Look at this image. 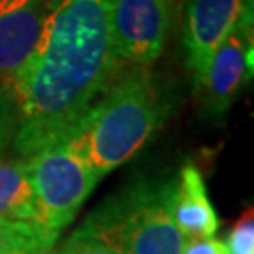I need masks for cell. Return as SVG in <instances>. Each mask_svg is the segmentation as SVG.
Masks as SVG:
<instances>
[{
    "label": "cell",
    "instance_id": "obj_1",
    "mask_svg": "<svg viewBox=\"0 0 254 254\" xmlns=\"http://www.w3.org/2000/svg\"><path fill=\"white\" fill-rule=\"evenodd\" d=\"M109 13L111 0H53L34 53L11 85L21 158L66 141L125 70Z\"/></svg>",
    "mask_w": 254,
    "mask_h": 254
},
{
    "label": "cell",
    "instance_id": "obj_14",
    "mask_svg": "<svg viewBox=\"0 0 254 254\" xmlns=\"http://www.w3.org/2000/svg\"><path fill=\"white\" fill-rule=\"evenodd\" d=\"M181 254H230L226 243L215 237H194L187 239Z\"/></svg>",
    "mask_w": 254,
    "mask_h": 254
},
{
    "label": "cell",
    "instance_id": "obj_7",
    "mask_svg": "<svg viewBox=\"0 0 254 254\" xmlns=\"http://www.w3.org/2000/svg\"><path fill=\"white\" fill-rule=\"evenodd\" d=\"M253 70V23H241L213 53L194 89L209 117L226 115Z\"/></svg>",
    "mask_w": 254,
    "mask_h": 254
},
{
    "label": "cell",
    "instance_id": "obj_8",
    "mask_svg": "<svg viewBox=\"0 0 254 254\" xmlns=\"http://www.w3.org/2000/svg\"><path fill=\"white\" fill-rule=\"evenodd\" d=\"M53 0H0V87H11L34 53Z\"/></svg>",
    "mask_w": 254,
    "mask_h": 254
},
{
    "label": "cell",
    "instance_id": "obj_9",
    "mask_svg": "<svg viewBox=\"0 0 254 254\" xmlns=\"http://www.w3.org/2000/svg\"><path fill=\"white\" fill-rule=\"evenodd\" d=\"M172 217L187 239L213 237L218 230L217 211L207 196L200 170L185 164L172 187Z\"/></svg>",
    "mask_w": 254,
    "mask_h": 254
},
{
    "label": "cell",
    "instance_id": "obj_13",
    "mask_svg": "<svg viewBox=\"0 0 254 254\" xmlns=\"http://www.w3.org/2000/svg\"><path fill=\"white\" fill-rule=\"evenodd\" d=\"M230 254H254V215L253 209H247L237 220L228 236Z\"/></svg>",
    "mask_w": 254,
    "mask_h": 254
},
{
    "label": "cell",
    "instance_id": "obj_5",
    "mask_svg": "<svg viewBox=\"0 0 254 254\" xmlns=\"http://www.w3.org/2000/svg\"><path fill=\"white\" fill-rule=\"evenodd\" d=\"M111 38L123 68H149L162 55L172 0H111Z\"/></svg>",
    "mask_w": 254,
    "mask_h": 254
},
{
    "label": "cell",
    "instance_id": "obj_4",
    "mask_svg": "<svg viewBox=\"0 0 254 254\" xmlns=\"http://www.w3.org/2000/svg\"><path fill=\"white\" fill-rule=\"evenodd\" d=\"M27 170L36 224L59 239V234L75 218L100 177L66 141L27 158Z\"/></svg>",
    "mask_w": 254,
    "mask_h": 254
},
{
    "label": "cell",
    "instance_id": "obj_12",
    "mask_svg": "<svg viewBox=\"0 0 254 254\" xmlns=\"http://www.w3.org/2000/svg\"><path fill=\"white\" fill-rule=\"evenodd\" d=\"M57 254H125L111 239L92 226L91 222H83L75 232L64 239L57 249Z\"/></svg>",
    "mask_w": 254,
    "mask_h": 254
},
{
    "label": "cell",
    "instance_id": "obj_3",
    "mask_svg": "<svg viewBox=\"0 0 254 254\" xmlns=\"http://www.w3.org/2000/svg\"><path fill=\"white\" fill-rule=\"evenodd\" d=\"M173 181H139L85 218L125 254H181L187 237L172 217Z\"/></svg>",
    "mask_w": 254,
    "mask_h": 254
},
{
    "label": "cell",
    "instance_id": "obj_2",
    "mask_svg": "<svg viewBox=\"0 0 254 254\" xmlns=\"http://www.w3.org/2000/svg\"><path fill=\"white\" fill-rule=\"evenodd\" d=\"M170 111V89L149 68H125L66 143L102 179L145 145Z\"/></svg>",
    "mask_w": 254,
    "mask_h": 254
},
{
    "label": "cell",
    "instance_id": "obj_11",
    "mask_svg": "<svg viewBox=\"0 0 254 254\" xmlns=\"http://www.w3.org/2000/svg\"><path fill=\"white\" fill-rule=\"evenodd\" d=\"M55 241L36 222H0V254H21Z\"/></svg>",
    "mask_w": 254,
    "mask_h": 254
},
{
    "label": "cell",
    "instance_id": "obj_10",
    "mask_svg": "<svg viewBox=\"0 0 254 254\" xmlns=\"http://www.w3.org/2000/svg\"><path fill=\"white\" fill-rule=\"evenodd\" d=\"M0 222H36L27 158L0 162Z\"/></svg>",
    "mask_w": 254,
    "mask_h": 254
},
{
    "label": "cell",
    "instance_id": "obj_6",
    "mask_svg": "<svg viewBox=\"0 0 254 254\" xmlns=\"http://www.w3.org/2000/svg\"><path fill=\"white\" fill-rule=\"evenodd\" d=\"M241 23H253V0H185L183 49L192 81Z\"/></svg>",
    "mask_w": 254,
    "mask_h": 254
},
{
    "label": "cell",
    "instance_id": "obj_15",
    "mask_svg": "<svg viewBox=\"0 0 254 254\" xmlns=\"http://www.w3.org/2000/svg\"><path fill=\"white\" fill-rule=\"evenodd\" d=\"M21 254H57V249H55V245H42V247L30 249V251L21 253Z\"/></svg>",
    "mask_w": 254,
    "mask_h": 254
}]
</instances>
